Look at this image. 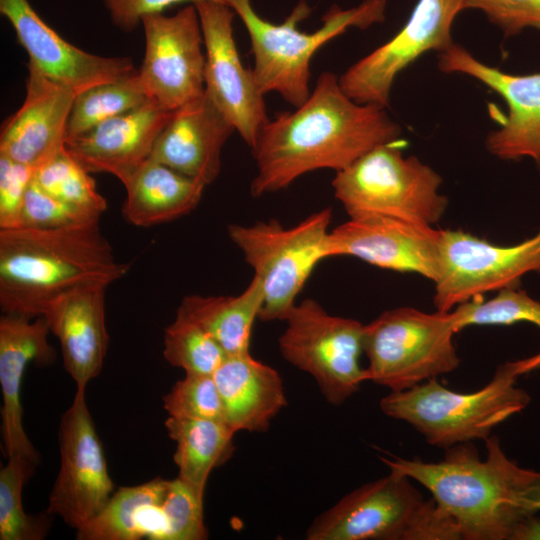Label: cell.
I'll return each instance as SVG.
<instances>
[{
  "mask_svg": "<svg viewBox=\"0 0 540 540\" xmlns=\"http://www.w3.org/2000/svg\"><path fill=\"white\" fill-rule=\"evenodd\" d=\"M400 134L383 107L355 102L342 90L339 77L323 72L300 106L263 126L252 150L257 171L251 194L280 191L314 170L341 171Z\"/></svg>",
  "mask_w": 540,
  "mask_h": 540,
  "instance_id": "cell-1",
  "label": "cell"
},
{
  "mask_svg": "<svg viewBox=\"0 0 540 540\" xmlns=\"http://www.w3.org/2000/svg\"><path fill=\"white\" fill-rule=\"evenodd\" d=\"M130 264L118 261L100 222L64 228L0 229V307L3 313L42 316L74 288L109 286Z\"/></svg>",
  "mask_w": 540,
  "mask_h": 540,
  "instance_id": "cell-2",
  "label": "cell"
},
{
  "mask_svg": "<svg viewBox=\"0 0 540 540\" xmlns=\"http://www.w3.org/2000/svg\"><path fill=\"white\" fill-rule=\"evenodd\" d=\"M481 459L471 442L446 449L438 462L382 456L389 470L424 486L438 508L456 524L464 540H510L528 512L519 490L525 468L507 457L496 436L486 440Z\"/></svg>",
  "mask_w": 540,
  "mask_h": 540,
  "instance_id": "cell-3",
  "label": "cell"
},
{
  "mask_svg": "<svg viewBox=\"0 0 540 540\" xmlns=\"http://www.w3.org/2000/svg\"><path fill=\"white\" fill-rule=\"evenodd\" d=\"M538 367L540 352L506 362L483 388L470 393L452 391L432 378L406 390L391 391L381 399L380 408L388 417L410 424L437 447L485 441L496 426L527 407L530 397L516 382Z\"/></svg>",
  "mask_w": 540,
  "mask_h": 540,
  "instance_id": "cell-4",
  "label": "cell"
},
{
  "mask_svg": "<svg viewBox=\"0 0 540 540\" xmlns=\"http://www.w3.org/2000/svg\"><path fill=\"white\" fill-rule=\"evenodd\" d=\"M245 25L254 57L252 69L256 83L265 95L276 92L294 107L310 95V63L317 50L348 28L365 29L384 21L387 0H365L356 7L337 5L322 17V26L311 33L298 29L311 8L305 0L294 7L280 24L262 18L250 0H225Z\"/></svg>",
  "mask_w": 540,
  "mask_h": 540,
  "instance_id": "cell-5",
  "label": "cell"
},
{
  "mask_svg": "<svg viewBox=\"0 0 540 540\" xmlns=\"http://www.w3.org/2000/svg\"><path fill=\"white\" fill-rule=\"evenodd\" d=\"M308 540H458L454 521L425 500L401 473H390L342 497L308 527Z\"/></svg>",
  "mask_w": 540,
  "mask_h": 540,
  "instance_id": "cell-6",
  "label": "cell"
},
{
  "mask_svg": "<svg viewBox=\"0 0 540 540\" xmlns=\"http://www.w3.org/2000/svg\"><path fill=\"white\" fill-rule=\"evenodd\" d=\"M441 176L415 156L405 157L396 141L380 145L336 172L332 187L350 218L384 216L434 225L448 199Z\"/></svg>",
  "mask_w": 540,
  "mask_h": 540,
  "instance_id": "cell-7",
  "label": "cell"
},
{
  "mask_svg": "<svg viewBox=\"0 0 540 540\" xmlns=\"http://www.w3.org/2000/svg\"><path fill=\"white\" fill-rule=\"evenodd\" d=\"M331 208L292 227L277 220L230 224L228 235L263 285L262 321H285L317 264L329 256Z\"/></svg>",
  "mask_w": 540,
  "mask_h": 540,
  "instance_id": "cell-8",
  "label": "cell"
},
{
  "mask_svg": "<svg viewBox=\"0 0 540 540\" xmlns=\"http://www.w3.org/2000/svg\"><path fill=\"white\" fill-rule=\"evenodd\" d=\"M456 332L452 311H384L364 327L366 381L402 391L455 370L460 363L453 342Z\"/></svg>",
  "mask_w": 540,
  "mask_h": 540,
  "instance_id": "cell-9",
  "label": "cell"
},
{
  "mask_svg": "<svg viewBox=\"0 0 540 540\" xmlns=\"http://www.w3.org/2000/svg\"><path fill=\"white\" fill-rule=\"evenodd\" d=\"M285 322L281 355L313 377L327 402L340 405L359 390L366 381L360 364L365 325L331 315L310 298L296 303Z\"/></svg>",
  "mask_w": 540,
  "mask_h": 540,
  "instance_id": "cell-10",
  "label": "cell"
},
{
  "mask_svg": "<svg viewBox=\"0 0 540 540\" xmlns=\"http://www.w3.org/2000/svg\"><path fill=\"white\" fill-rule=\"evenodd\" d=\"M204 494L177 477L120 487L78 540H204Z\"/></svg>",
  "mask_w": 540,
  "mask_h": 540,
  "instance_id": "cell-11",
  "label": "cell"
},
{
  "mask_svg": "<svg viewBox=\"0 0 540 540\" xmlns=\"http://www.w3.org/2000/svg\"><path fill=\"white\" fill-rule=\"evenodd\" d=\"M530 272H540V231L500 246L460 230H442L434 305L450 312L486 292L515 287Z\"/></svg>",
  "mask_w": 540,
  "mask_h": 540,
  "instance_id": "cell-12",
  "label": "cell"
},
{
  "mask_svg": "<svg viewBox=\"0 0 540 540\" xmlns=\"http://www.w3.org/2000/svg\"><path fill=\"white\" fill-rule=\"evenodd\" d=\"M58 437L60 469L46 512L79 530L103 511L114 493L85 388H76L72 404L60 419Z\"/></svg>",
  "mask_w": 540,
  "mask_h": 540,
  "instance_id": "cell-13",
  "label": "cell"
},
{
  "mask_svg": "<svg viewBox=\"0 0 540 540\" xmlns=\"http://www.w3.org/2000/svg\"><path fill=\"white\" fill-rule=\"evenodd\" d=\"M145 55L138 76L149 100L167 111L205 92V51L197 9L193 3L171 16L142 19Z\"/></svg>",
  "mask_w": 540,
  "mask_h": 540,
  "instance_id": "cell-14",
  "label": "cell"
},
{
  "mask_svg": "<svg viewBox=\"0 0 540 540\" xmlns=\"http://www.w3.org/2000/svg\"><path fill=\"white\" fill-rule=\"evenodd\" d=\"M464 10V0H418L399 32L350 66L340 77L345 94L359 104L385 108L397 75L424 53H438L454 42L453 21Z\"/></svg>",
  "mask_w": 540,
  "mask_h": 540,
  "instance_id": "cell-15",
  "label": "cell"
},
{
  "mask_svg": "<svg viewBox=\"0 0 540 540\" xmlns=\"http://www.w3.org/2000/svg\"><path fill=\"white\" fill-rule=\"evenodd\" d=\"M205 48V92L253 150L269 121L264 94L245 69L233 37L234 10L225 3L197 1Z\"/></svg>",
  "mask_w": 540,
  "mask_h": 540,
  "instance_id": "cell-16",
  "label": "cell"
},
{
  "mask_svg": "<svg viewBox=\"0 0 540 540\" xmlns=\"http://www.w3.org/2000/svg\"><path fill=\"white\" fill-rule=\"evenodd\" d=\"M442 230L384 216L350 218L330 231L329 256H351L371 265L414 272L435 281Z\"/></svg>",
  "mask_w": 540,
  "mask_h": 540,
  "instance_id": "cell-17",
  "label": "cell"
},
{
  "mask_svg": "<svg viewBox=\"0 0 540 540\" xmlns=\"http://www.w3.org/2000/svg\"><path fill=\"white\" fill-rule=\"evenodd\" d=\"M438 68L473 77L506 101L508 114L486 138V148L492 155L503 160L529 157L540 166V73L502 72L456 43L438 53Z\"/></svg>",
  "mask_w": 540,
  "mask_h": 540,
  "instance_id": "cell-18",
  "label": "cell"
},
{
  "mask_svg": "<svg viewBox=\"0 0 540 540\" xmlns=\"http://www.w3.org/2000/svg\"><path fill=\"white\" fill-rule=\"evenodd\" d=\"M0 13L14 28L29 56L28 62L76 95L138 71L129 58L94 55L65 41L44 22L28 0H0Z\"/></svg>",
  "mask_w": 540,
  "mask_h": 540,
  "instance_id": "cell-19",
  "label": "cell"
},
{
  "mask_svg": "<svg viewBox=\"0 0 540 540\" xmlns=\"http://www.w3.org/2000/svg\"><path fill=\"white\" fill-rule=\"evenodd\" d=\"M27 66L26 96L1 129L0 154L37 169L65 147L76 94L33 64Z\"/></svg>",
  "mask_w": 540,
  "mask_h": 540,
  "instance_id": "cell-20",
  "label": "cell"
},
{
  "mask_svg": "<svg viewBox=\"0 0 540 540\" xmlns=\"http://www.w3.org/2000/svg\"><path fill=\"white\" fill-rule=\"evenodd\" d=\"M234 131L231 122L204 92L173 111L149 159L207 186L220 173L222 149Z\"/></svg>",
  "mask_w": 540,
  "mask_h": 540,
  "instance_id": "cell-21",
  "label": "cell"
},
{
  "mask_svg": "<svg viewBox=\"0 0 540 540\" xmlns=\"http://www.w3.org/2000/svg\"><path fill=\"white\" fill-rule=\"evenodd\" d=\"M172 113L150 100L103 121L65 147L89 173H109L124 184L150 158Z\"/></svg>",
  "mask_w": 540,
  "mask_h": 540,
  "instance_id": "cell-22",
  "label": "cell"
},
{
  "mask_svg": "<svg viewBox=\"0 0 540 540\" xmlns=\"http://www.w3.org/2000/svg\"><path fill=\"white\" fill-rule=\"evenodd\" d=\"M44 316L30 318L4 313L0 318V386L2 391V440L7 458L25 456L38 463V453L23 427L21 384L28 364H50L56 358L48 342Z\"/></svg>",
  "mask_w": 540,
  "mask_h": 540,
  "instance_id": "cell-23",
  "label": "cell"
},
{
  "mask_svg": "<svg viewBox=\"0 0 540 540\" xmlns=\"http://www.w3.org/2000/svg\"><path fill=\"white\" fill-rule=\"evenodd\" d=\"M102 284L84 285L55 298L42 316L61 344L65 370L86 388L102 370L109 335L105 323V292Z\"/></svg>",
  "mask_w": 540,
  "mask_h": 540,
  "instance_id": "cell-24",
  "label": "cell"
},
{
  "mask_svg": "<svg viewBox=\"0 0 540 540\" xmlns=\"http://www.w3.org/2000/svg\"><path fill=\"white\" fill-rule=\"evenodd\" d=\"M225 423L235 432H265L286 406L283 381L250 352L227 356L213 374Z\"/></svg>",
  "mask_w": 540,
  "mask_h": 540,
  "instance_id": "cell-25",
  "label": "cell"
},
{
  "mask_svg": "<svg viewBox=\"0 0 540 540\" xmlns=\"http://www.w3.org/2000/svg\"><path fill=\"white\" fill-rule=\"evenodd\" d=\"M123 185L126 189L123 216L138 227L170 222L189 214L199 204L206 187L151 159Z\"/></svg>",
  "mask_w": 540,
  "mask_h": 540,
  "instance_id": "cell-26",
  "label": "cell"
},
{
  "mask_svg": "<svg viewBox=\"0 0 540 540\" xmlns=\"http://www.w3.org/2000/svg\"><path fill=\"white\" fill-rule=\"evenodd\" d=\"M264 301L260 279L253 276L236 296H185L177 312L201 326L227 356L250 352L252 329Z\"/></svg>",
  "mask_w": 540,
  "mask_h": 540,
  "instance_id": "cell-27",
  "label": "cell"
},
{
  "mask_svg": "<svg viewBox=\"0 0 540 540\" xmlns=\"http://www.w3.org/2000/svg\"><path fill=\"white\" fill-rule=\"evenodd\" d=\"M165 427L176 442L173 459L178 477L204 494L211 471L232 455L236 433L222 421L171 416Z\"/></svg>",
  "mask_w": 540,
  "mask_h": 540,
  "instance_id": "cell-28",
  "label": "cell"
},
{
  "mask_svg": "<svg viewBox=\"0 0 540 540\" xmlns=\"http://www.w3.org/2000/svg\"><path fill=\"white\" fill-rule=\"evenodd\" d=\"M149 100L138 71L122 78L90 87L74 98L69 114L66 143L105 120L136 109Z\"/></svg>",
  "mask_w": 540,
  "mask_h": 540,
  "instance_id": "cell-29",
  "label": "cell"
},
{
  "mask_svg": "<svg viewBox=\"0 0 540 540\" xmlns=\"http://www.w3.org/2000/svg\"><path fill=\"white\" fill-rule=\"evenodd\" d=\"M37 462L21 455L8 458L0 471V539L42 540L51 527V514L28 515L22 504V490L33 475Z\"/></svg>",
  "mask_w": 540,
  "mask_h": 540,
  "instance_id": "cell-30",
  "label": "cell"
},
{
  "mask_svg": "<svg viewBox=\"0 0 540 540\" xmlns=\"http://www.w3.org/2000/svg\"><path fill=\"white\" fill-rule=\"evenodd\" d=\"M163 356L185 374L213 375L227 354L201 326L177 312L164 330Z\"/></svg>",
  "mask_w": 540,
  "mask_h": 540,
  "instance_id": "cell-31",
  "label": "cell"
},
{
  "mask_svg": "<svg viewBox=\"0 0 540 540\" xmlns=\"http://www.w3.org/2000/svg\"><path fill=\"white\" fill-rule=\"evenodd\" d=\"M33 180L43 191L66 203L100 215L107 208L90 173L66 147L35 169Z\"/></svg>",
  "mask_w": 540,
  "mask_h": 540,
  "instance_id": "cell-32",
  "label": "cell"
},
{
  "mask_svg": "<svg viewBox=\"0 0 540 540\" xmlns=\"http://www.w3.org/2000/svg\"><path fill=\"white\" fill-rule=\"evenodd\" d=\"M457 330L472 325H509L529 322L540 329V302L516 287L499 290L487 300L462 303L452 311Z\"/></svg>",
  "mask_w": 540,
  "mask_h": 540,
  "instance_id": "cell-33",
  "label": "cell"
},
{
  "mask_svg": "<svg viewBox=\"0 0 540 540\" xmlns=\"http://www.w3.org/2000/svg\"><path fill=\"white\" fill-rule=\"evenodd\" d=\"M163 407L171 417L225 422L221 396L213 375L185 374L164 395Z\"/></svg>",
  "mask_w": 540,
  "mask_h": 540,
  "instance_id": "cell-34",
  "label": "cell"
},
{
  "mask_svg": "<svg viewBox=\"0 0 540 540\" xmlns=\"http://www.w3.org/2000/svg\"><path fill=\"white\" fill-rule=\"evenodd\" d=\"M101 215L57 199L32 179L22 210L21 227L54 229L100 222Z\"/></svg>",
  "mask_w": 540,
  "mask_h": 540,
  "instance_id": "cell-35",
  "label": "cell"
},
{
  "mask_svg": "<svg viewBox=\"0 0 540 540\" xmlns=\"http://www.w3.org/2000/svg\"><path fill=\"white\" fill-rule=\"evenodd\" d=\"M35 169L0 154V229L21 227L25 196Z\"/></svg>",
  "mask_w": 540,
  "mask_h": 540,
  "instance_id": "cell-36",
  "label": "cell"
},
{
  "mask_svg": "<svg viewBox=\"0 0 540 540\" xmlns=\"http://www.w3.org/2000/svg\"><path fill=\"white\" fill-rule=\"evenodd\" d=\"M482 11L505 36H514L524 28L540 31V0H464V10Z\"/></svg>",
  "mask_w": 540,
  "mask_h": 540,
  "instance_id": "cell-37",
  "label": "cell"
},
{
  "mask_svg": "<svg viewBox=\"0 0 540 540\" xmlns=\"http://www.w3.org/2000/svg\"><path fill=\"white\" fill-rule=\"evenodd\" d=\"M197 1L226 4L225 0H103L112 22L124 31L136 28L145 16L161 14L167 8L179 3Z\"/></svg>",
  "mask_w": 540,
  "mask_h": 540,
  "instance_id": "cell-38",
  "label": "cell"
},
{
  "mask_svg": "<svg viewBox=\"0 0 540 540\" xmlns=\"http://www.w3.org/2000/svg\"><path fill=\"white\" fill-rule=\"evenodd\" d=\"M519 497L523 507L530 513L540 511V472L525 469Z\"/></svg>",
  "mask_w": 540,
  "mask_h": 540,
  "instance_id": "cell-39",
  "label": "cell"
},
{
  "mask_svg": "<svg viewBox=\"0 0 540 540\" xmlns=\"http://www.w3.org/2000/svg\"><path fill=\"white\" fill-rule=\"evenodd\" d=\"M510 540H540V516L525 515L515 526Z\"/></svg>",
  "mask_w": 540,
  "mask_h": 540,
  "instance_id": "cell-40",
  "label": "cell"
}]
</instances>
